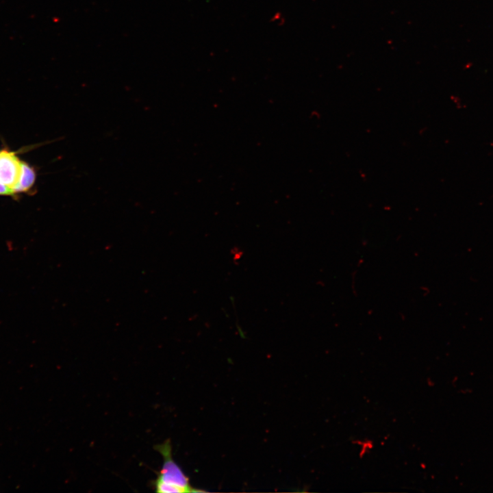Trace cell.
I'll return each instance as SVG.
<instances>
[{"instance_id":"cell-1","label":"cell","mask_w":493,"mask_h":493,"mask_svg":"<svg viewBox=\"0 0 493 493\" xmlns=\"http://www.w3.org/2000/svg\"><path fill=\"white\" fill-rule=\"evenodd\" d=\"M155 449L163 457L162 466L156 479L153 481L155 492L160 493L202 492L190 484L188 477L173 459L169 440L155 446Z\"/></svg>"},{"instance_id":"cell-2","label":"cell","mask_w":493,"mask_h":493,"mask_svg":"<svg viewBox=\"0 0 493 493\" xmlns=\"http://www.w3.org/2000/svg\"><path fill=\"white\" fill-rule=\"evenodd\" d=\"M21 162L16 151L8 149L0 151V182L12 190L19 179Z\"/></svg>"},{"instance_id":"cell-3","label":"cell","mask_w":493,"mask_h":493,"mask_svg":"<svg viewBox=\"0 0 493 493\" xmlns=\"http://www.w3.org/2000/svg\"><path fill=\"white\" fill-rule=\"evenodd\" d=\"M36 171L34 168L27 162L21 160V172L18 181L13 188L15 194L29 192L35 184Z\"/></svg>"},{"instance_id":"cell-4","label":"cell","mask_w":493,"mask_h":493,"mask_svg":"<svg viewBox=\"0 0 493 493\" xmlns=\"http://www.w3.org/2000/svg\"><path fill=\"white\" fill-rule=\"evenodd\" d=\"M0 195L16 197L13 190L1 182H0Z\"/></svg>"}]
</instances>
